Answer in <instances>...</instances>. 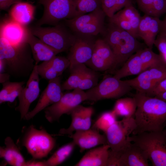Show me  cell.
Here are the masks:
<instances>
[{
	"label": "cell",
	"mask_w": 166,
	"mask_h": 166,
	"mask_svg": "<svg viewBox=\"0 0 166 166\" xmlns=\"http://www.w3.org/2000/svg\"><path fill=\"white\" fill-rule=\"evenodd\" d=\"M15 82L7 81L2 83L3 87L0 92V103L6 102L7 97L12 89L14 86Z\"/></svg>",
	"instance_id": "cell-45"
},
{
	"label": "cell",
	"mask_w": 166,
	"mask_h": 166,
	"mask_svg": "<svg viewBox=\"0 0 166 166\" xmlns=\"http://www.w3.org/2000/svg\"><path fill=\"white\" fill-rule=\"evenodd\" d=\"M119 166H148V159L143 150L131 142L124 150L118 152Z\"/></svg>",
	"instance_id": "cell-19"
},
{
	"label": "cell",
	"mask_w": 166,
	"mask_h": 166,
	"mask_svg": "<svg viewBox=\"0 0 166 166\" xmlns=\"http://www.w3.org/2000/svg\"><path fill=\"white\" fill-rule=\"evenodd\" d=\"M98 80V75L97 71L88 68L77 89L83 90H89L96 86Z\"/></svg>",
	"instance_id": "cell-35"
},
{
	"label": "cell",
	"mask_w": 166,
	"mask_h": 166,
	"mask_svg": "<svg viewBox=\"0 0 166 166\" xmlns=\"http://www.w3.org/2000/svg\"><path fill=\"white\" fill-rule=\"evenodd\" d=\"M132 89L125 81L113 76L104 78L93 88L85 92L87 100L92 101L120 97Z\"/></svg>",
	"instance_id": "cell-7"
},
{
	"label": "cell",
	"mask_w": 166,
	"mask_h": 166,
	"mask_svg": "<svg viewBox=\"0 0 166 166\" xmlns=\"http://www.w3.org/2000/svg\"><path fill=\"white\" fill-rule=\"evenodd\" d=\"M165 91H166V78L157 83L149 92L145 94L150 97H154Z\"/></svg>",
	"instance_id": "cell-44"
},
{
	"label": "cell",
	"mask_w": 166,
	"mask_h": 166,
	"mask_svg": "<svg viewBox=\"0 0 166 166\" xmlns=\"http://www.w3.org/2000/svg\"><path fill=\"white\" fill-rule=\"evenodd\" d=\"M135 0L144 14L160 18L166 13V0Z\"/></svg>",
	"instance_id": "cell-25"
},
{
	"label": "cell",
	"mask_w": 166,
	"mask_h": 166,
	"mask_svg": "<svg viewBox=\"0 0 166 166\" xmlns=\"http://www.w3.org/2000/svg\"><path fill=\"white\" fill-rule=\"evenodd\" d=\"M75 0H38L44 7L43 14L37 26L58 24L61 20H68L75 16Z\"/></svg>",
	"instance_id": "cell-6"
},
{
	"label": "cell",
	"mask_w": 166,
	"mask_h": 166,
	"mask_svg": "<svg viewBox=\"0 0 166 166\" xmlns=\"http://www.w3.org/2000/svg\"><path fill=\"white\" fill-rule=\"evenodd\" d=\"M29 29L10 19L3 20L0 24V37L11 45H19L26 43Z\"/></svg>",
	"instance_id": "cell-16"
},
{
	"label": "cell",
	"mask_w": 166,
	"mask_h": 166,
	"mask_svg": "<svg viewBox=\"0 0 166 166\" xmlns=\"http://www.w3.org/2000/svg\"><path fill=\"white\" fill-rule=\"evenodd\" d=\"M147 69L142 63L137 51L128 59L113 76L121 79L128 76L139 74Z\"/></svg>",
	"instance_id": "cell-24"
},
{
	"label": "cell",
	"mask_w": 166,
	"mask_h": 166,
	"mask_svg": "<svg viewBox=\"0 0 166 166\" xmlns=\"http://www.w3.org/2000/svg\"><path fill=\"white\" fill-rule=\"evenodd\" d=\"M69 68L70 75L61 85L62 91L77 89L88 68L85 64H77L70 65Z\"/></svg>",
	"instance_id": "cell-26"
},
{
	"label": "cell",
	"mask_w": 166,
	"mask_h": 166,
	"mask_svg": "<svg viewBox=\"0 0 166 166\" xmlns=\"http://www.w3.org/2000/svg\"><path fill=\"white\" fill-rule=\"evenodd\" d=\"M22 131L19 141L34 159L47 157L55 145V138L44 129H38L31 125Z\"/></svg>",
	"instance_id": "cell-4"
},
{
	"label": "cell",
	"mask_w": 166,
	"mask_h": 166,
	"mask_svg": "<svg viewBox=\"0 0 166 166\" xmlns=\"http://www.w3.org/2000/svg\"><path fill=\"white\" fill-rule=\"evenodd\" d=\"M116 14L128 20L130 24L135 38H139L138 30L141 16L132 4L126 6Z\"/></svg>",
	"instance_id": "cell-30"
},
{
	"label": "cell",
	"mask_w": 166,
	"mask_h": 166,
	"mask_svg": "<svg viewBox=\"0 0 166 166\" xmlns=\"http://www.w3.org/2000/svg\"><path fill=\"white\" fill-rule=\"evenodd\" d=\"M62 91L60 77L49 80L36 106L27 113L24 119L29 120L42 110L58 101L64 95Z\"/></svg>",
	"instance_id": "cell-13"
},
{
	"label": "cell",
	"mask_w": 166,
	"mask_h": 166,
	"mask_svg": "<svg viewBox=\"0 0 166 166\" xmlns=\"http://www.w3.org/2000/svg\"><path fill=\"white\" fill-rule=\"evenodd\" d=\"M125 81L137 92L145 94L149 92L156 84L151 78L147 69L139 74L136 77Z\"/></svg>",
	"instance_id": "cell-27"
},
{
	"label": "cell",
	"mask_w": 166,
	"mask_h": 166,
	"mask_svg": "<svg viewBox=\"0 0 166 166\" xmlns=\"http://www.w3.org/2000/svg\"><path fill=\"white\" fill-rule=\"evenodd\" d=\"M35 6L27 2H20L14 5L9 13L10 18L24 26L34 19Z\"/></svg>",
	"instance_id": "cell-23"
},
{
	"label": "cell",
	"mask_w": 166,
	"mask_h": 166,
	"mask_svg": "<svg viewBox=\"0 0 166 166\" xmlns=\"http://www.w3.org/2000/svg\"><path fill=\"white\" fill-rule=\"evenodd\" d=\"M22 0H0V8L1 10H6L11 5L22 2Z\"/></svg>",
	"instance_id": "cell-46"
},
{
	"label": "cell",
	"mask_w": 166,
	"mask_h": 166,
	"mask_svg": "<svg viewBox=\"0 0 166 166\" xmlns=\"http://www.w3.org/2000/svg\"><path fill=\"white\" fill-rule=\"evenodd\" d=\"M147 69L151 78L156 84L166 78V62L153 65Z\"/></svg>",
	"instance_id": "cell-37"
},
{
	"label": "cell",
	"mask_w": 166,
	"mask_h": 166,
	"mask_svg": "<svg viewBox=\"0 0 166 166\" xmlns=\"http://www.w3.org/2000/svg\"><path fill=\"white\" fill-rule=\"evenodd\" d=\"M37 69L39 75L43 78L50 80L60 77L47 61L38 65Z\"/></svg>",
	"instance_id": "cell-38"
},
{
	"label": "cell",
	"mask_w": 166,
	"mask_h": 166,
	"mask_svg": "<svg viewBox=\"0 0 166 166\" xmlns=\"http://www.w3.org/2000/svg\"><path fill=\"white\" fill-rule=\"evenodd\" d=\"M26 43L30 48L36 64L40 61H49L59 53L33 34L29 29Z\"/></svg>",
	"instance_id": "cell-20"
},
{
	"label": "cell",
	"mask_w": 166,
	"mask_h": 166,
	"mask_svg": "<svg viewBox=\"0 0 166 166\" xmlns=\"http://www.w3.org/2000/svg\"><path fill=\"white\" fill-rule=\"evenodd\" d=\"M37 65L35 64L26 86L23 88L18 97L19 103L16 109L20 113L21 119L24 118L29 112L30 105L39 94V78Z\"/></svg>",
	"instance_id": "cell-12"
},
{
	"label": "cell",
	"mask_w": 166,
	"mask_h": 166,
	"mask_svg": "<svg viewBox=\"0 0 166 166\" xmlns=\"http://www.w3.org/2000/svg\"><path fill=\"white\" fill-rule=\"evenodd\" d=\"M151 16L144 14L141 16L138 28V35L143 40L145 44L148 40Z\"/></svg>",
	"instance_id": "cell-40"
},
{
	"label": "cell",
	"mask_w": 166,
	"mask_h": 166,
	"mask_svg": "<svg viewBox=\"0 0 166 166\" xmlns=\"http://www.w3.org/2000/svg\"><path fill=\"white\" fill-rule=\"evenodd\" d=\"M5 146L0 148V157L9 164L14 166H26L25 160L18 148L10 136L5 138Z\"/></svg>",
	"instance_id": "cell-22"
},
{
	"label": "cell",
	"mask_w": 166,
	"mask_h": 166,
	"mask_svg": "<svg viewBox=\"0 0 166 166\" xmlns=\"http://www.w3.org/2000/svg\"><path fill=\"white\" fill-rule=\"evenodd\" d=\"M138 51L142 63L148 68L153 65L166 62L159 54L155 53L152 49L141 48Z\"/></svg>",
	"instance_id": "cell-34"
},
{
	"label": "cell",
	"mask_w": 166,
	"mask_h": 166,
	"mask_svg": "<svg viewBox=\"0 0 166 166\" xmlns=\"http://www.w3.org/2000/svg\"><path fill=\"white\" fill-rule=\"evenodd\" d=\"M101 8L109 18L126 6L132 4V0H101Z\"/></svg>",
	"instance_id": "cell-31"
},
{
	"label": "cell",
	"mask_w": 166,
	"mask_h": 166,
	"mask_svg": "<svg viewBox=\"0 0 166 166\" xmlns=\"http://www.w3.org/2000/svg\"><path fill=\"white\" fill-rule=\"evenodd\" d=\"M141 46L136 38L123 30L120 41L112 50L116 65L124 63L134 53L142 48Z\"/></svg>",
	"instance_id": "cell-18"
},
{
	"label": "cell",
	"mask_w": 166,
	"mask_h": 166,
	"mask_svg": "<svg viewBox=\"0 0 166 166\" xmlns=\"http://www.w3.org/2000/svg\"><path fill=\"white\" fill-rule=\"evenodd\" d=\"M29 29L33 34L58 53L69 50L76 38L64 26L58 24L51 27L36 26Z\"/></svg>",
	"instance_id": "cell-5"
},
{
	"label": "cell",
	"mask_w": 166,
	"mask_h": 166,
	"mask_svg": "<svg viewBox=\"0 0 166 166\" xmlns=\"http://www.w3.org/2000/svg\"><path fill=\"white\" fill-rule=\"evenodd\" d=\"M154 45L158 49L159 54L166 62V35L159 33L156 38Z\"/></svg>",
	"instance_id": "cell-42"
},
{
	"label": "cell",
	"mask_w": 166,
	"mask_h": 166,
	"mask_svg": "<svg viewBox=\"0 0 166 166\" xmlns=\"http://www.w3.org/2000/svg\"><path fill=\"white\" fill-rule=\"evenodd\" d=\"M75 146L72 141L60 147L47 160L44 161L45 166H56L61 164L70 156Z\"/></svg>",
	"instance_id": "cell-29"
},
{
	"label": "cell",
	"mask_w": 166,
	"mask_h": 166,
	"mask_svg": "<svg viewBox=\"0 0 166 166\" xmlns=\"http://www.w3.org/2000/svg\"><path fill=\"white\" fill-rule=\"evenodd\" d=\"M69 136L79 147L81 152L99 145L107 144L105 135L101 134L98 130L93 127L76 131Z\"/></svg>",
	"instance_id": "cell-17"
},
{
	"label": "cell",
	"mask_w": 166,
	"mask_h": 166,
	"mask_svg": "<svg viewBox=\"0 0 166 166\" xmlns=\"http://www.w3.org/2000/svg\"><path fill=\"white\" fill-rule=\"evenodd\" d=\"M133 97L137 108L134 118L136 128L132 134L162 131L166 126V101L138 92Z\"/></svg>",
	"instance_id": "cell-1"
},
{
	"label": "cell",
	"mask_w": 166,
	"mask_h": 166,
	"mask_svg": "<svg viewBox=\"0 0 166 166\" xmlns=\"http://www.w3.org/2000/svg\"><path fill=\"white\" fill-rule=\"evenodd\" d=\"M86 100V96L84 90L74 89L64 94L58 101L45 108L44 110L45 118L50 123L58 121L63 115L69 114L72 110Z\"/></svg>",
	"instance_id": "cell-10"
},
{
	"label": "cell",
	"mask_w": 166,
	"mask_h": 166,
	"mask_svg": "<svg viewBox=\"0 0 166 166\" xmlns=\"http://www.w3.org/2000/svg\"><path fill=\"white\" fill-rule=\"evenodd\" d=\"M163 132L166 135V128L164 129L163 130Z\"/></svg>",
	"instance_id": "cell-50"
},
{
	"label": "cell",
	"mask_w": 166,
	"mask_h": 166,
	"mask_svg": "<svg viewBox=\"0 0 166 166\" xmlns=\"http://www.w3.org/2000/svg\"><path fill=\"white\" fill-rule=\"evenodd\" d=\"M160 33L166 35V14L164 18L162 20L161 30Z\"/></svg>",
	"instance_id": "cell-48"
},
{
	"label": "cell",
	"mask_w": 166,
	"mask_h": 166,
	"mask_svg": "<svg viewBox=\"0 0 166 166\" xmlns=\"http://www.w3.org/2000/svg\"><path fill=\"white\" fill-rule=\"evenodd\" d=\"M117 117L113 110L105 112L96 120L93 127L105 132L117 121Z\"/></svg>",
	"instance_id": "cell-33"
},
{
	"label": "cell",
	"mask_w": 166,
	"mask_h": 166,
	"mask_svg": "<svg viewBox=\"0 0 166 166\" xmlns=\"http://www.w3.org/2000/svg\"><path fill=\"white\" fill-rule=\"evenodd\" d=\"M154 97L166 101V91Z\"/></svg>",
	"instance_id": "cell-49"
},
{
	"label": "cell",
	"mask_w": 166,
	"mask_h": 166,
	"mask_svg": "<svg viewBox=\"0 0 166 166\" xmlns=\"http://www.w3.org/2000/svg\"><path fill=\"white\" fill-rule=\"evenodd\" d=\"M47 61L60 76L70 65L68 58L64 57L56 56Z\"/></svg>",
	"instance_id": "cell-39"
},
{
	"label": "cell",
	"mask_w": 166,
	"mask_h": 166,
	"mask_svg": "<svg viewBox=\"0 0 166 166\" xmlns=\"http://www.w3.org/2000/svg\"><path fill=\"white\" fill-rule=\"evenodd\" d=\"M93 111L92 107H85L80 105H78L69 114L72 119L69 126L66 128L61 129L58 134L69 136L76 131L89 129Z\"/></svg>",
	"instance_id": "cell-15"
},
{
	"label": "cell",
	"mask_w": 166,
	"mask_h": 166,
	"mask_svg": "<svg viewBox=\"0 0 166 166\" xmlns=\"http://www.w3.org/2000/svg\"><path fill=\"white\" fill-rule=\"evenodd\" d=\"M105 13L101 8L65 20L67 26L78 34L95 36L105 31Z\"/></svg>",
	"instance_id": "cell-8"
},
{
	"label": "cell",
	"mask_w": 166,
	"mask_h": 166,
	"mask_svg": "<svg viewBox=\"0 0 166 166\" xmlns=\"http://www.w3.org/2000/svg\"><path fill=\"white\" fill-rule=\"evenodd\" d=\"M76 37L74 42L69 49L67 58L70 65L77 64H85L93 54L96 41L89 35H80Z\"/></svg>",
	"instance_id": "cell-14"
},
{
	"label": "cell",
	"mask_w": 166,
	"mask_h": 166,
	"mask_svg": "<svg viewBox=\"0 0 166 166\" xmlns=\"http://www.w3.org/2000/svg\"><path fill=\"white\" fill-rule=\"evenodd\" d=\"M100 8H101V0H75V17Z\"/></svg>",
	"instance_id": "cell-32"
},
{
	"label": "cell",
	"mask_w": 166,
	"mask_h": 166,
	"mask_svg": "<svg viewBox=\"0 0 166 166\" xmlns=\"http://www.w3.org/2000/svg\"><path fill=\"white\" fill-rule=\"evenodd\" d=\"M86 65L96 71H105L116 65L113 52L104 39L96 40L92 57Z\"/></svg>",
	"instance_id": "cell-11"
},
{
	"label": "cell",
	"mask_w": 166,
	"mask_h": 166,
	"mask_svg": "<svg viewBox=\"0 0 166 166\" xmlns=\"http://www.w3.org/2000/svg\"><path fill=\"white\" fill-rule=\"evenodd\" d=\"M30 47L27 43L13 45L0 37V61L5 65V71L10 76L25 77L32 72L35 65Z\"/></svg>",
	"instance_id": "cell-2"
},
{
	"label": "cell",
	"mask_w": 166,
	"mask_h": 166,
	"mask_svg": "<svg viewBox=\"0 0 166 166\" xmlns=\"http://www.w3.org/2000/svg\"><path fill=\"white\" fill-rule=\"evenodd\" d=\"M10 75L7 73H0V82L3 83L8 81Z\"/></svg>",
	"instance_id": "cell-47"
},
{
	"label": "cell",
	"mask_w": 166,
	"mask_h": 166,
	"mask_svg": "<svg viewBox=\"0 0 166 166\" xmlns=\"http://www.w3.org/2000/svg\"><path fill=\"white\" fill-rule=\"evenodd\" d=\"M109 20L110 22L115 24L135 38L130 24L126 19L115 14L112 17L109 18Z\"/></svg>",
	"instance_id": "cell-41"
},
{
	"label": "cell",
	"mask_w": 166,
	"mask_h": 166,
	"mask_svg": "<svg viewBox=\"0 0 166 166\" xmlns=\"http://www.w3.org/2000/svg\"><path fill=\"white\" fill-rule=\"evenodd\" d=\"M109 148L107 144L92 148L74 166H107Z\"/></svg>",
	"instance_id": "cell-21"
},
{
	"label": "cell",
	"mask_w": 166,
	"mask_h": 166,
	"mask_svg": "<svg viewBox=\"0 0 166 166\" xmlns=\"http://www.w3.org/2000/svg\"><path fill=\"white\" fill-rule=\"evenodd\" d=\"M137 108L134 97L118 99L116 102L113 110L117 116L125 118L133 117Z\"/></svg>",
	"instance_id": "cell-28"
},
{
	"label": "cell",
	"mask_w": 166,
	"mask_h": 166,
	"mask_svg": "<svg viewBox=\"0 0 166 166\" xmlns=\"http://www.w3.org/2000/svg\"><path fill=\"white\" fill-rule=\"evenodd\" d=\"M128 140L139 147L153 166H166V135L162 131L132 135Z\"/></svg>",
	"instance_id": "cell-3"
},
{
	"label": "cell",
	"mask_w": 166,
	"mask_h": 166,
	"mask_svg": "<svg viewBox=\"0 0 166 166\" xmlns=\"http://www.w3.org/2000/svg\"><path fill=\"white\" fill-rule=\"evenodd\" d=\"M161 22L160 18L151 17L148 41L146 44L148 47L152 49L156 38L160 32Z\"/></svg>",
	"instance_id": "cell-36"
},
{
	"label": "cell",
	"mask_w": 166,
	"mask_h": 166,
	"mask_svg": "<svg viewBox=\"0 0 166 166\" xmlns=\"http://www.w3.org/2000/svg\"><path fill=\"white\" fill-rule=\"evenodd\" d=\"M135 128L133 117H124L121 120L117 121L105 132L110 150L115 152L123 151L131 142L128 138Z\"/></svg>",
	"instance_id": "cell-9"
},
{
	"label": "cell",
	"mask_w": 166,
	"mask_h": 166,
	"mask_svg": "<svg viewBox=\"0 0 166 166\" xmlns=\"http://www.w3.org/2000/svg\"><path fill=\"white\" fill-rule=\"evenodd\" d=\"M24 81L16 82L14 86L11 90L6 100V102H13L20 94L24 84Z\"/></svg>",
	"instance_id": "cell-43"
}]
</instances>
